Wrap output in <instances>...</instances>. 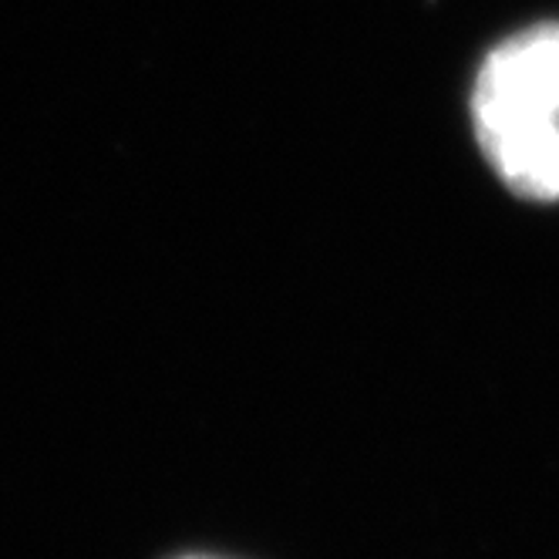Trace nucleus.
Returning <instances> with one entry per match:
<instances>
[{"mask_svg":"<svg viewBox=\"0 0 559 559\" xmlns=\"http://www.w3.org/2000/svg\"><path fill=\"white\" fill-rule=\"evenodd\" d=\"M475 139L559 126V24L512 34L483 64L472 92Z\"/></svg>","mask_w":559,"mask_h":559,"instance_id":"1","label":"nucleus"},{"mask_svg":"<svg viewBox=\"0 0 559 559\" xmlns=\"http://www.w3.org/2000/svg\"><path fill=\"white\" fill-rule=\"evenodd\" d=\"M502 182L530 199H559V126L519 129L483 142Z\"/></svg>","mask_w":559,"mask_h":559,"instance_id":"2","label":"nucleus"},{"mask_svg":"<svg viewBox=\"0 0 559 559\" xmlns=\"http://www.w3.org/2000/svg\"><path fill=\"white\" fill-rule=\"evenodd\" d=\"M179 559H226V556H213V552H186Z\"/></svg>","mask_w":559,"mask_h":559,"instance_id":"3","label":"nucleus"}]
</instances>
